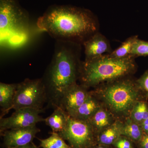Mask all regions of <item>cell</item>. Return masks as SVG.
I'll list each match as a JSON object with an SVG mask.
<instances>
[{"mask_svg":"<svg viewBox=\"0 0 148 148\" xmlns=\"http://www.w3.org/2000/svg\"><path fill=\"white\" fill-rule=\"evenodd\" d=\"M37 25L56 40L81 45L98 32V22L93 14L71 5L51 6L38 18Z\"/></svg>","mask_w":148,"mask_h":148,"instance_id":"1","label":"cell"},{"mask_svg":"<svg viewBox=\"0 0 148 148\" xmlns=\"http://www.w3.org/2000/svg\"><path fill=\"white\" fill-rule=\"evenodd\" d=\"M141 127L144 132L148 134V118L142 123L141 124Z\"/></svg>","mask_w":148,"mask_h":148,"instance_id":"25","label":"cell"},{"mask_svg":"<svg viewBox=\"0 0 148 148\" xmlns=\"http://www.w3.org/2000/svg\"><path fill=\"white\" fill-rule=\"evenodd\" d=\"M84 48L85 60L99 57L104 53H111L110 45L105 36L97 32L83 44Z\"/></svg>","mask_w":148,"mask_h":148,"instance_id":"11","label":"cell"},{"mask_svg":"<svg viewBox=\"0 0 148 148\" xmlns=\"http://www.w3.org/2000/svg\"><path fill=\"white\" fill-rule=\"evenodd\" d=\"M148 42L138 38L133 44L130 56L136 58L137 56H148Z\"/></svg>","mask_w":148,"mask_h":148,"instance_id":"21","label":"cell"},{"mask_svg":"<svg viewBox=\"0 0 148 148\" xmlns=\"http://www.w3.org/2000/svg\"><path fill=\"white\" fill-rule=\"evenodd\" d=\"M44 111L28 108L15 110L10 116L0 118V132L35 126L40 122L44 121L45 119L39 115Z\"/></svg>","mask_w":148,"mask_h":148,"instance_id":"8","label":"cell"},{"mask_svg":"<svg viewBox=\"0 0 148 148\" xmlns=\"http://www.w3.org/2000/svg\"><path fill=\"white\" fill-rule=\"evenodd\" d=\"M130 76L106 83L97 86L91 92L117 119L129 116L132 108L144 96Z\"/></svg>","mask_w":148,"mask_h":148,"instance_id":"4","label":"cell"},{"mask_svg":"<svg viewBox=\"0 0 148 148\" xmlns=\"http://www.w3.org/2000/svg\"><path fill=\"white\" fill-rule=\"evenodd\" d=\"M117 119L104 106L100 108L88 121L96 135L114 123Z\"/></svg>","mask_w":148,"mask_h":148,"instance_id":"12","label":"cell"},{"mask_svg":"<svg viewBox=\"0 0 148 148\" xmlns=\"http://www.w3.org/2000/svg\"><path fill=\"white\" fill-rule=\"evenodd\" d=\"M49 138L45 139H39L40 147L43 148H71L67 145L65 140L57 132H52Z\"/></svg>","mask_w":148,"mask_h":148,"instance_id":"19","label":"cell"},{"mask_svg":"<svg viewBox=\"0 0 148 148\" xmlns=\"http://www.w3.org/2000/svg\"><path fill=\"white\" fill-rule=\"evenodd\" d=\"M91 94L87 88L75 84L68 88L63 93L58 103L60 107L71 116L77 109L84 103Z\"/></svg>","mask_w":148,"mask_h":148,"instance_id":"9","label":"cell"},{"mask_svg":"<svg viewBox=\"0 0 148 148\" xmlns=\"http://www.w3.org/2000/svg\"><path fill=\"white\" fill-rule=\"evenodd\" d=\"M135 57H111L108 54L82 62L79 79L87 88L95 87L106 83L130 76L137 69Z\"/></svg>","mask_w":148,"mask_h":148,"instance_id":"3","label":"cell"},{"mask_svg":"<svg viewBox=\"0 0 148 148\" xmlns=\"http://www.w3.org/2000/svg\"><path fill=\"white\" fill-rule=\"evenodd\" d=\"M103 106L101 101L92 94L73 114L71 117L83 121H88Z\"/></svg>","mask_w":148,"mask_h":148,"instance_id":"13","label":"cell"},{"mask_svg":"<svg viewBox=\"0 0 148 148\" xmlns=\"http://www.w3.org/2000/svg\"><path fill=\"white\" fill-rule=\"evenodd\" d=\"M92 148H109L108 146L105 145H100L97 144L94 146Z\"/></svg>","mask_w":148,"mask_h":148,"instance_id":"27","label":"cell"},{"mask_svg":"<svg viewBox=\"0 0 148 148\" xmlns=\"http://www.w3.org/2000/svg\"><path fill=\"white\" fill-rule=\"evenodd\" d=\"M58 133L71 148H92L97 145V135L88 121L70 116L65 129Z\"/></svg>","mask_w":148,"mask_h":148,"instance_id":"7","label":"cell"},{"mask_svg":"<svg viewBox=\"0 0 148 148\" xmlns=\"http://www.w3.org/2000/svg\"><path fill=\"white\" fill-rule=\"evenodd\" d=\"M12 148H38L36 145L32 142L27 145L24 146H20V147H16Z\"/></svg>","mask_w":148,"mask_h":148,"instance_id":"26","label":"cell"},{"mask_svg":"<svg viewBox=\"0 0 148 148\" xmlns=\"http://www.w3.org/2000/svg\"><path fill=\"white\" fill-rule=\"evenodd\" d=\"M138 38L137 36L129 37L119 47L109 53V55L116 58H125L130 56L132 46Z\"/></svg>","mask_w":148,"mask_h":148,"instance_id":"20","label":"cell"},{"mask_svg":"<svg viewBox=\"0 0 148 148\" xmlns=\"http://www.w3.org/2000/svg\"><path fill=\"white\" fill-rule=\"evenodd\" d=\"M40 130L36 126L8 130L2 133L3 145L6 148H12L24 146L32 143L37 133Z\"/></svg>","mask_w":148,"mask_h":148,"instance_id":"10","label":"cell"},{"mask_svg":"<svg viewBox=\"0 0 148 148\" xmlns=\"http://www.w3.org/2000/svg\"><path fill=\"white\" fill-rule=\"evenodd\" d=\"M29 23V13L17 0H0L1 36L25 29Z\"/></svg>","mask_w":148,"mask_h":148,"instance_id":"6","label":"cell"},{"mask_svg":"<svg viewBox=\"0 0 148 148\" xmlns=\"http://www.w3.org/2000/svg\"><path fill=\"white\" fill-rule=\"evenodd\" d=\"M47 95L42 79H26L17 83L12 109L31 108L45 111Z\"/></svg>","mask_w":148,"mask_h":148,"instance_id":"5","label":"cell"},{"mask_svg":"<svg viewBox=\"0 0 148 148\" xmlns=\"http://www.w3.org/2000/svg\"><path fill=\"white\" fill-rule=\"evenodd\" d=\"M81 45L56 40L50 64L42 78L47 95V107L55 108L63 93L79 79Z\"/></svg>","mask_w":148,"mask_h":148,"instance_id":"2","label":"cell"},{"mask_svg":"<svg viewBox=\"0 0 148 148\" xmlns=\"http://www.w3.org/2000/svg\"><path fill=\"white\" fill-rule=\"evenodd\" d=\"M144 134L140 125L128 117L123 121L121 135L130 139L133 142L138 143Z\"/></svg>","mask_w":148,"mask_h":148,"instance_id":"17","label":"cell"},{"mask_svg":"<svg viewBox=\"0 0 148 148\" xmlns=\"http://www.w3.org/2000/svg\"><path fill=\"white\" fill-rule=\"evenodd\" d=\"M131 140L123 136H121L114 143L116 148H134Z\"/></svg>","mask_w":148,"mask_h":148,"instance_id":"23","label":"cell"},{"mask_svg":"<svg viewBox=\"0 0 148 148\" xmlns=\"http://www.w3.org/2000/svg\"><path fill=\"white\" fill-rule=\"evenodd\" d=\"M135 81L143 96L148 98V70Z\"/></svg>","mask_w":148,"mask_h":148,"instance_id":"22","label":"cell"},{"mask_svg":"<svg viewBox=\"0 0 148 148\" xmlns=\"http://www.w3.org/2000/svg\"><path fill=\"white\" fill-rule=\"evenodd\" d=\"M54 110L50 116L45 119L44 122L52 132L58 133L65 129L70 116L60 107H57Z\"/></svg>","mask_w":148,"mask_h":148,"instance_id":"16","label":"cell"},{"mask_svg":"<svg viewBox=\"0 0 148 148\" xmlns=\"http://www.w3.org/2000/svg\"><path fill=\"white\" fill-rule=\"evenodd\" d=\"M129 117L140 125L148 118V104L144 100L138 101L132 108Z\"/></svg>","mask_w":148,"mask_h":148,"instance_id":"18","label":"cell"},{"mask_svg":"<svg viewBox=\"0 0 148 148\" xmlns=\"http://www.w3.org/2000/svg\"><path fill=\"white\" fill-rule=\"evenodd\" d=\"M140 148H148V134L144 132L142 138L138 142Z\"/></svg>","mask_w":148,"mask_h":148,"instance_id":"24","label":"cell"},{"mask_svg":"<svg viewBox=\"0 0 148 148\" xmlns=\"http://www.w3.org/2000/svg\"><path fill=\"white\" fill-rule=\"evenodd\" d=\"M17 84L0 83V106L1 114L0 118L8 113L12 109L14 96L17 88Z\"/></svg>","mask_w":148,"mask_h":148,"instance_id":"14","label":"cell"},{"mask_svg":"<svg viewBox=\"0 0 148 148\" xmlns=\"http://www.w3.org/2000/svg\"><path fill=\"white\" fill-rule=\"evenodd\" d=\"M122 125L123 121L117 119L113 124L97 134V144L107 146L113 145L121 136Z\"/></svg>","mask_w":148,"mask_h":148,"instance_id":"15","label":"cell"}]
</instances>
